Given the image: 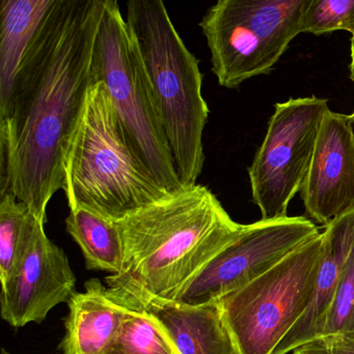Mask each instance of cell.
<instances>
[{
    "instance_id": "1",
    "label": "cell",
    "mask_w": 354,
    "mask_h": 354,
    "mask_svg": "<svg viewBox=\"0 0 354 354\" xmlns=\"http://www.w3.org/2000/svg\"><path fill=\"white\" fill-rule=\"evenodd\" d=\"M118 6V0H64L29 44L0 118L1 195L14 194L44 224L48 203L64 187L67 149L95 82L102 19Z\"/></svg>"
},
{
    "instance_id": "21",
    "label": "cell",
    "mask_w": 354,
    "mask_h": 354,
    "mask_svg": "<svg viewBox=\"0 0 354 354\" xmlns=\"http://www.w3.org/2000/svg\"><path fill=\"white\" fill-rule=\"evenodd\" d=\"M293 354H354V332L315 339L292 351Z\"/></svg>"
},
{
    "instance_id": "13",
    "label": "cell",
    "mask_w": 354,
    "mask_h": 354,
    "mask_svg": "<svg viewBox=\"0 0 354 354\" xmlns=\"http://www.w3.org/2000/svg\"><path fill=\"white\" fill-rule=\"evenodd\" d=\"M85 288L69 299L58 345L62 354H107L130 311L116 304L98 279L87 281Z\"/></svg>"
},
{
    "instance_id": "5",
    "label": "cell",
    "mask_w": 354,
    "mask_h": 354,
    "mask_svg": "<svg viewBox=\"0 0 354 354\" xmlns=\"http://www.w3.org/2000/svg\"><path fill=\"white\" fill-rule=\"evenodd\" d=\"M324 232L218 301L240 354H272L303 315L315 291Z\"/></svg>"
},
{
    "instance_id": "16",
    "label": "cell",
    "mask_w": 354,
    "mask_h": 354,
    "mask_svg": "<svg viewBox=\"0 0 354 354\" xmlns=\"http://www.w3.org/2000/svg\"><path fill=\"white\" fill-rule=\"evenodd\" d=\"M66 230L80 248L85 268L118 274L125 263L124 245L118 224L89 210H70Z\"/></svg>"
},
{
    "instance_id": "11",
    "label": "cell",
    "mask_w": 354,
    "mask_h": 354,
    "mask_svg": "<svg viewBox=\"0 0 354 354\" xmlns=\"http://www.w3.org/2000/svg\"><path fill=\"white\" fill-rule=\"evenodd\" d=\"M307 218L326 227L354 209V126L351 115L328 110L301 192Z\"/></svg>"
},
{
    "instance_id": "3",
    "label": "cell",
    "mask_w": 354,
    "mask_h": 354,
    "mask_svg": "<svg viewBox=\"0 0 354 354\" xmlns=\"http://www.w3.org/2000/svg\"><path fill=\"white\" fill-rule=\"evenodd\" d=\"M62 191L70 210L83 208L114 222L174 194L143 162L102 81L89 87L69 142Z\"/></svg>"
},
{
    "instance_id": "23",
    "label": "cell",
    "mask_w": 354,
    "mask_h": 354,
    "mask_svg": "<svg viewBox=\"0 0 354 354\" xmlns=\"http://www.w3.org/2000/svg\"><path fill=\"white\" fill-rule=\"evenodd\" d=\"M1 354H10V353H8V351H4V349H2Z\"/></svg>"
},
{
    "instance_id": "4",
    "label": "cell",
    "mask_w": 354,
    "mask_h": 354,
    "mask_svg": "<svg viewBox=\"0 0 354 354\" xmlns=\"http://www.w3.org/2000/svg\"><path fill=\"white\" fill-rule=\"evenodd\" d=\"M126 22L151 81L179 178L184 187L197 185L209 118L199 59L177 32L164 0H128Z\"/></svg>"
},
{
    "instance_id": "18",
    "label": "cell",
    "mask_w": 354,
    "mask_h": 354,
    "mask_svg": "<svg viewBox=\"0 0 354 354\" xmlns=\"http://www.w3.org/2000/svg\"><path fill=\"white\" fill-rule=\"evenodd\" d=\"M107 354L179 353L155 316L148 311H129Z\"/></svg>"
},
{
    "instance_id": "19",
    "label": "cell",
    "mask_w": 354,
    "mask_h": 354,
    "mask_svg": "<svg viewBox=\"0 0 354 354\" xmlns=\"http://www.w3.org/2000/svg\"><path fill=\"white\" fill-rule=\"evenodd\" d=\"M338 30L354 35V0H308L301 32L321 35Z\"/></svg>"
},
{
    "instance_id": "2",
    "label": "cell",
    "mask_w": 354,
    "mask_h": 354,
    "mask_svg": "<svg viewBox=\"0 0 354 354\" xmlns=\"http://www.w3.org/2000/svg\"><path fill=\"white\" fill-rule=\"evenodd\" d=\"M123 272L106 277L107 293L130 311L176 301L195 277L247 228L202 185L185 187L116 222Z\"/></svg>"
},
{
    "instance_id": "6",
    "label": "cell",
    "mask_w": 354,
    "mask_h": 354,
    "mask_svg": "<svg viewBox=\"0 0 354 354\" xmlns=\"http://www.w3.org/2000/svg\"><path fill=\"white\" fill-rule=\"evenodd\" d=\"M93 74L95 81L105 84L133 145L154 176L170 193L184 189L141 52L118 6L102 19L94 48Z\"/></svg>"
},
{
    "instance_id": "8",
    "label": "cell",
    "mask_w": 354,
    "mask_h": 354,
    "mask_svg": "<svg viewBox=\"0 0 354 354\" xmlns=\"http://www.w3.org/2000/svg\"><path fill=\"white\" fill-rule=\"evenodd\" d=\"M328 101L312 97L276 104L267 132L249 167L254 203L262 218L287 216L311 165Z\"/></svg>"
},
{
    "instance_id": "15",
    "label": "cell",
    "mask_w": 354,
    "mask_h": 354,
    "mask_svg": "<svg viewBox=\"0 0 354 354\" xmlns=\"http://www.w3.org/2000/svg\"><path fill=\"white\" fill-rule=\"evenodd\" d=\"M64 0H0V118L6 115L27 48Z\"/></svg>"
},
{
    "instance_id": "9",
    "label": "cell",
    "mask_w": 354,
    "mask_h": 354,
    "mask_svg": "<svg viewBox=\"0 0 354 354\" xmlns=\"http://www.w3.org/2000/svg\"><path fill=\"white\" fill-rule=\"evenodd\" d=\"M320 233L307 216H283L247 224L242 234L218 254L177 297L197 306L220 301L276 266Z\"/></svg>"
},
{
    "instance_id": "22",
    "label": "cell",
    "mask_w": 354,
    "mask_h": 354,
    "mask_svg": "<svg viewBox=\"0 0 354 354\" xmlns=\"http://www.w3.org/2000/svg\"><path fill=\"white\" fill-rule=\"evenodd\" d=\"M351 79L353 80V84H354V74H351ZM351 120H353V124L354 126V111L353 113L351 115Z\"/></svg>"
},
{
    "instance_id": "14",
    "label": "cell",
    "mask_w": 354,
    "mask_h": 354,
    "mask_svg": "<svg viewBox=\"0 0 354 354\" xmlns=\"http://www.w3.org/2000/svg\"><path fill=\"white\" fill-rule=\"evenodd\" d=\"M179 354H240L218 301L191 306L166 301L151 306Z\"/></svg>"
},
{
    "instance_id": "17",
    "label": "cell",
    "mask_w": 354,
    "mask_h": 354,
    "mask_svg": "<svg viewBox=\"0 0 354 354\" xmlns=\"http://www.w3.org/2000/svg\"><path fill=\"white\" fill-rule=\"evenodd\" d=\"M39 224L30 208L12 193L0 201V281L1 287L14 280L24 261Z\"/></svg>"
},
{
    "instance_id": "10",
    "label": "cell",
    "mask_w": 354,
    "mask_h": 354,
    "mask_svg": "<svg viewBox=\"0 0 354 354\" xmlns=\"http://www.w3.org/2000/svg\"><path fill=\"white\" fill-rule=\"evenodd\" d=\"M75 286L76 276L68 256L39 224L18 274L1 287L2 319L16 328L42 324L56 306L68 303Z\"/></svg>"
},
{
    "instance_id": "7",
    "label": "cell",
    "mask_w": 354,
    "mask_h": 354,
    "mask_svg": "<svg viewBox=\"0 0 354 354\" xmlns=\"http://www.w3.org/2000/svg\"><path fill=\"white\" fill-rule=\"evenodd\" d=\"M308 0H218L200 26L220 86L268 75L301 33Z\"/></svg>"
},
{
    "instance_id": "20",
    "label": "cell",
    "mask_w": 354,
    "mask_h": 354,
    "mask_svg": "<svg viewBox=\"0 0 354 354\" xmlns=\"http://www.w3.org/2000/svg\"><path fill=\"white\" fill-rule=\"evenodd\" d=\"M354 332V248L341 274L319 337ZM317 338V339H318Z\"/></svg>"
},
{
    "instance_id": "12",
    "label": "cell",
    "mask_w": 354,
    "mask_h": 354,
    "mask_svg": "<svg viewBox=\"0 0 354 354\" xmlns=\"http://www.w3.org/2000/svg\"><path fill=\"white\" fill-rule=\"evenodd\" d=\"M324 252L313 299L307 311L272 354H288L319 337L337 285L354 248V209L324 227Z\"/></svg>"
}]
</instances>
